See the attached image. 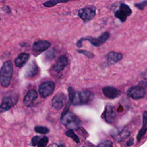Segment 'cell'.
I'll return each mask as SVG.
<instances>
[{
  "mask_svg": "<svg viewBox=\"0 0 147 147\" xmlns=\"http://www.w3.org/2000/svg\"><path fill=\"white\" fill-rule=\"evenodd\" d=\"M61 123L68 129L78 130L80 127L82 122L74 113L68 111L60 118Z\"/></svg>",
  "mask_w": 147,
  "mask_h": 147,
  "instance_id": "cell-1",
  "label": "cell"
},
{
  "mask_svg": "<svg viewBox=\"0 0 147 147\" xmlns=\"http://www.w3.org/2000/svg\"><path fill=\"white\" fill-rule=\"evenodd\" d=\"M13 75V64L10 60L5 62L0 72V83L3 87H8Z\"/></svg>",
  "mask_w": 147,
  "mask_h": 147,
  "instance_id": "cell-2",
  "label": "cell"
},
{
  "mask_svg": "<svg viewBox=\"0 0 147 147\" xmlns=\"http://www.w3.org/2000/svg\"><path fill=\"white\" fill-rule=\"evenodd\" d=\"M94 98V94L90 91H80L75 92L72 104L74 106H80L88 104Z\"/></svg>",
  "mask_w": 147,
  "mask_h": 147,
  "instance_id": "cell-3",
  "label": "cell"
},
{
  "mask_svg": "<svg viewBox=\"0 0 147 147\" xmlns=\"http://www.w3.org/2000/svg\"><path fill=\"white\" fill-rule=\"evenodd\" d=\"M110 37V33L108 32H104L98 38H94L93 37L88 36L85 38H81L76 42V46L79 48H81L82 46L83 41H88L94 47H100L105 43Z\"/></svg>",
  "mask_w": 147,
  "mask_h": 147,
  "instance_id": "cell-4",
  "label": "cell"
},
{
  "mask_svg": "<svg viewBox=\"0 0 147 147\" xmlns=\"http://www.w3.org/2000/svg\"><path fill=\"white\" fill-rule=\"evenodd\" d=\"M18 96L17 94H11L9 95L5 96L0 105V113L8 111L13 107L18 102Z\"/></svg>",
  "mask_w": 147,
  "mask_h": 147,
  "instance_id": "cell-5",
  "label": "cell"
},
{
  "mask_svg": "<svg viewBox=\"0 0 147 147\" xmlns=\"http://www.w3.org/2000/svg\"><path fill=\"white\" fill-rule=\"evenodd\" d=\"M96 14V8L94 6H88L81 8L78 10L79 17L84 21L88 22L91 20Z\"/></svg>",
  "mask_w": 147,
  "mask_h": 147,
  "instance_id": "cell-6",
  "label": "cell"
},
{
  "mask_svg": "<svg viewBox=\"0 0 147 147\" xmlns=\"http://www.w3.org/2000/svg\"><path fill=\"white\" fill-rule=\"evenodd\" d=\"M55 83L53 82L47 81L41 83L38 88L40 96L43 98H46L51 95L55 90Z\"/></svg>",
  "mask_w": 147,
  "mask_h": 147,
  "instance_id": "cell-7",
  "label": "cell"
},
{
  "mask_svg": "<svg viewBox=\"0 0 147 147\" xmlns=\"http://www.w3.org/2000/svg\"><path fill=\"white\" fill-rule=\"evenodd\" d=\"M127 95L133 99H140L144 98L146 91L144 87L138 85L129 88L127 91Z\"/></svg>",
  "mask_w": 147,
  "mask_h": 147,
  "instance_id": "cell-8",
  "label": "cell"
},
{
  "mask_svg": "<svg viewBox=\"0 0 147 147\" xmlns=\"http://www.w3.org/2000/svg\"><path fill=\"white\" fill-rule=\"evenodd\" d=\"M103 117L105 121L108 123H114L116 118L115 107L111 103H107L105 107Z\"/></svg>",
  "mask_w": 147,
  "mask_h": 147,
  "instance_id": "cell-9",
  "label": "cell"
},
{
  "mask_svg": "<svg viewBox=\"0 0 147 147\" xmlns=\"http://www.w3.org/2000/svg\"><path fill=\"white\" fill-rule=\"evenodd\" d=\"M131 14L132 10L130 7L125 3H121L119 8L115 11L114 16L115 17L120 20L121 22H123L126 20L127 17L130 16Z\"/></svg>",
  "mask_w": 147,
  "mask_h": 147,
  "instance_id": "cell-10",
  "label": "cell"
},
{
  "mask_svg": "<svg viewBox=\"0 0 147 147\" xmlns=\"http://www.w3.org/2000/svg\"><path fill=\"white\" fill-rule=\"evenodd\" d=\"M67 98L63 92L57 93L52 98L51 101L52 107L56 110H60L66 103Z\"/></svg>",
  "mask_w": 147,
  "mask_h": 147,
  "instance_id": "cell-11",
  "label": "cell"
},
{
  "mask_svg": "<svg viewBox=\"0 0 147 147\" xmlns=\"http://www.w3.org/2000/svg\"><path fill=\"white\" fill-rule=\"evenodd\" d=\"M68 61L65 55H61L55 64L52 67V71L55 73L61 72L68 65Z\"/></svg>",
  "mask_w": 147,
  "mask_h": 147,
  "instance_id": "cell-12",
  "label": "cell"
},
{
  "mask_svg": "<svg viewBox=\"0 0 147 147\" xmlns=\"http://www.w3.org/2000/svg\"><path fill=\"white\" fill-rule=\"evenodd\" d=\"M37 98V92L34 90H30L28 91L24 96L23 103L24 105L28 107L33 106L34 102Z\"/></svg>",
  "mask_w": 147,
  "mask_h": 147,
  "instance_id": "cell-13",
  "label": "cell"
},
{
  "mask_svg": "<svg viewBox=\"0 0 147 147\" xmlns=\"http://www.w3.org/2000/svg\"><path fill=\"white\" fill-rule=\"evenodd\" d=\"M102 92L105 97L113 99L118 97L121 95V91L114 87L106 86L103 88Z\"/></svg>",
  "mask_w": 147,
  "mask_h": 147,
  "instance_id": "cell-14",
  "label": "cell"
},
{
  "mask_svg": "<svg viewBox=\"0 0 147 147\" xmlns=\"http://www.w3.org/2000/svg\"><path fill=\"white\" fill-rule=\"evenodd\" d=\"M123 57V55L120 52H110L106 55V60H107V65L110 66L114 64H115L118 61L122 60Z\"/></svg>",
  "mask_w": 147,
  "mask_h": 147,
  "instance_id": "cell-15",
  "label": "cell"
},
{
  "mask_svg": "<svg viewBox=\"0 0 147 147\" xmlns=\"http://www.w3.org/2000/svg\"><path fill=\"white\" fill-rule=\"evenodd\" d=\"M51 46V43L45 40H38L33 44L32 49L36 52L41 53L47 50Z\"/></svg>",
  "mask_w": 147,
  "mask_h": 147,
  "instance_id": "cell-16",
  "label": "cell"
},
{
  "mask_svg": "<svg viewBox=\"0 0 147 147\" xmlns=\"http://www.w3.org/2000/svg\"><path fill=\"white\" fill-rule=\"evenodd\" d=\"M68 98H69L68 100L67 101V104L65 105V107H64L63 111L61 113L60 118H62L65 113H67L68 111H69V109L70 108V106H71V104L72 103L73 100L74 99L75 91L74 89L73 88V87H69L68 88Z\"/></svg>",
  "mask_w": 147,
  "mask_h": 147,
  "instance_id": "cell-17",
  "label": "cell"
},
{
  "mask_svg": "<svg viewBox=\"0 0 147 147\" xmlns=\"http://www.w3.org/2000/svg\"><path fill=\"white\" fill-rule=\"evenodd\" d=\"M38 72V67L34 61L30 63L26 68L25 76L27 78H32L36 76Z\"/></svg>",
  "mask_w": 147,
  "mask_h": 147,
  "instance_id": "cell-18",
  "label": "cell"
},
{
  "mask_svg": "<svg viewBox=\"0 0 147 147\" xmlns=\"http://www.w3.org/2000/svg\"><path fill=\"white\" fill-rule=\"evenodd\" d=\"M30 57V55L27 53H21L16 59L14 63L17 67L21 68L27 63Z\"/></svg>",
  "mask_w": 147,
  "mask_h": 147,
  "instance_id": "cell-19",
  "label": "cell"
},
{
  "mask_svg": "<svg viewBox=\"0 0 147 147\" xmlns=\"http://www.w3.org/2000/svg\"><path fill=\"white\" fill-rule=\"evenodd\" d=\"M146 119H147V112L146 111H144L143 113V125L139 131L137 136V140L138 142H140L141 140L143 138L144 135L146 132Z\"/></svg>",
  "mask_w": 147,
  "mask_h": 147,
  "instance_id": "cell-20",
  "label": "cell"
},
{
  "mask_svg": "<svg viewBox=\"0 0 147 147\" xmlns=\"http://www.w3.org/2000/svg\"><path fill=\"white\" fill-rule=\"evenodd\" d=\"M130 135V133L127 130H122V131L117 132L115 133H113V135L112 136L114 137V139H115L116 141L120 142L122 141L123 139H125L127 137H129Z\"/></svg>",
  "mask_w": 147,
  "mask_h": 147,
  "instance_id": "cell-21",
  "label": "cell"
},
{
  "mask_svg": "<svg viewBox=\"0 0 147 147\" xmlns=\"http://www.w3.org/2000/svg\"><path fill=\"white\" fill-rule=\"evenodd\" d=\"M74 1V0H48L46 2H45L43 3V5L45 7H53L60 3H66V2H68L69 1Z\"/></svg>",
  "mask_w": 147,
  "mask_h": 147,
  "instance_id": "cell-22",
  "label": "cell"
},
{
  "mask_svg": "<svg viewBox=\"0 0 147 147\" xmlns=\"http://www.w3.org/2000/svg\"><path fill=\"white\" fill-rule=\"evenodd\" d=\"M65 134L67 137L71 138L76 144H78L80 142V140L79 138L78 137V136L74 133V130L72 129H68V130H67L65 133Z\"/></svg>",
  "mask_w": 147,
  "mask_h": 147,
  "instance_id": "cell-23",
  "label": "cell"
},
{
  "mask_svg": "<svg viewBox=\"0 0 147 147\" xmlns=\"http://www.w3.org/2000/svg\"><path fill=\"white\" fill-rule=\"evenodd\" d=\"M34 131L36 133L40 134H47L49 132V129H48L47 127L42 126H36L34 127Z\"/></svg>",
  "mask_w": 147,
  "mask_h": 147,
  "instance_id": "cell-24",
  "label": "cell"
},
{
  "mask_svg": "<svg viewBox=\"0 0 147 147\" xmlns=\"http://www.w3.org/2000/svg\"><path fill=\"white\" fill-rule=\"evenodd\" d=\"M48 142V137L46 136H44L40 138L37 146L38 147H44L47 145Z\"/></svg>",
  "mask_w": 147,
  "mask_h": 147,
  "instance_id": "cell-25",
  "label": "cell"
},
{
  "mask_svg": "<svg viewBox=\"0 0 147 147\" xmlns=\"http://www.w3.org/2000/svg\"><path fill=\"white\" fill-rule=\"evenodd\" d=\"M77 52L81 54H83L84 55H85L86 57H87L88 59H92L94 57V54L92 52H91L90 51H86V50H80V49H77L76 50Z\"/></svg>",
  "mask_w": 147,
  "mask_h": 147,
  "instance_id": "cell-26",
  "label": "cell"
},
{
  "mask_svg": "<svg viewBox=\"0 0 147 147\" xmlns=\"http://www.w3.org/2000/svg\"><path fill=\"white\" fill-rule=\"evenodd\" d=\"M97 146L101 147H110L113 146V142L110 140H103L100 142Z\"/></svg>",
  "mask_w": 147,
  "mask_h": 147,
  "instance_id": "cell-27",
  "label": "cell"
},
{
  "mask_svg": "<svg viewBox=\"0 0 147 147\" xmlns=\"http://www.w3.org/2000/svg\"><path fill=\"white\" fill-rule=\"evenodd\" d=\"M55 52L53 49L49 50V51H48L45 54V59H47V60H51L55 57Z\"/></svg>",
  "mask_w": 147,
  "mask_h": 147,
  "instance_id": "cell-28",
  "label": "cell"
},
{
  "mask_svg": "<svg viewBox=\"0 0 147 147\" xmlns=\"http://www.w3.org/2000/svg\"><path fill=\"white\" fill-rule=\"evenodd\" d=\"M146 4H147V1H146V0H145L140 3H136L134 5V6L140 10H144L145 7L146 6Z\"/></svg>",
  "mask_w": 147,
  "mask_h": 147,
  "instance_id": "cell-29",
  "label": "cell"
},
{
  "mask_svg": "<svg viewBox=\"0 0 147 147\" xmlns=\"http://www.w3.org/2000/svg\"><path fill=\"white\" fill-rule=\"evenodd\" d=\"M40 138V137L38 136H34L32 140H31V142H30V145H32V146H37L38 142V141Z\"/></svg>",
  "mask_w": 147,
  "mask_h": 147,
  "instance_id": "cell-30",
  "label": "cell"
},
{
  "mask_svg": "<svg viewBox=\"0 0 147 147\" xmlns=\"http://www.w3.org/2000/svg\"><path fill=\"white\" fill-rule=\"evenodd\" d=\"M1 9L6 13H10L11 12V9L10 8V7L9 6H3L1 7Z\"/></svg>",
  "mask_w": 147,
  "mask_h": 147,
  "instance_id": "cell-31",
  "label": "cell"
},
{
  "mask_svg": "<svg viewBox=\"0 0 147 147\" xmlns=\"http://www.w3.org/2000/svg\"><path fill=\"white\" fill-rule=\"evenodd\" d=\"M133 142H134V139H133V138L131 137V138H130V139L127 141V143H126V145H127V146H132L133 144Z\"/></svg>",
  "mask_w": 147,
  "mask_h": 147,
  "instance_id": "cell-32",
  "label": "cell"
},
{
  "mask_svg": "<svg viewBox=\"0 0 147 147\" xmlns=\"http://www.w3.org/2000/svg\"><path fill=\"white\" fill-rule=\"evenodd\" d=\"M139 85L140 86H142V87H144L145 88L146 87V82H145V81H142V82H140V83H139Z\"/></svg>",
  "mask_w": 147,
  "mask_h": 147,
  "instance_id": "cell-33",
  "label": "cell"
},
{
  "mask_svg": "<svg viewBox=\"0 0 147 147\" xmlns=\"http://www.w3.org/2000/svg\"><path fill=\"white\" fill-rule=\"evenodd\" d=\"M0 20H1V18H0Z\"/></svg>",
  "mask_w": 147,
  "mask_h": 147,
  "instance_id": "cell-34",
  "label": "cell"
}]
</instances>
